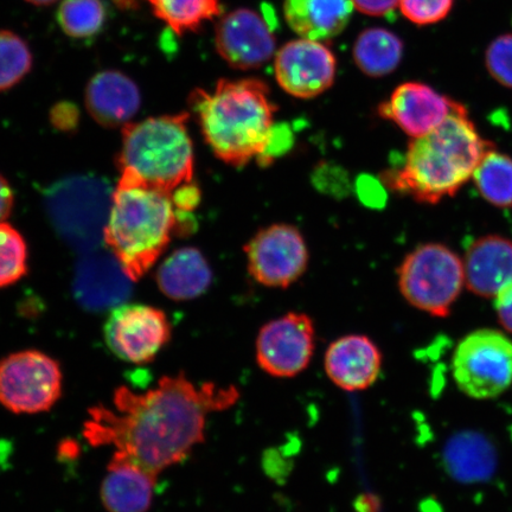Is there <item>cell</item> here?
<instances>
[{
	"label": "cell",
	"mask_w": 512,
	"mask_h": 512,
	"mask_svg": "<svg viewBox=\"0 0 512 512\" xmlns=\"http://www.w3.org/2000/svg\"><path fill=\"white\" fill-rule=\"evenodd\" d=\"M62 390L60 363L42 351H18L0 361V405L12 413L48 412Z\"/></svg>",
	"instance_id": "ba28073f"
},
{
	"label": "cell",
	"mask_w": 512,
	"mask_h": 512,
	"mask_svg": "<svg viewBox=\"0 0 512 512\" xmlns=\"http://www.w3.org/2000/svg\"><path fill=\"white\" fill-rule=\"evenodd\" d=\"M85 101L96 123L105 127L127 124L142 104L136 82L118 70L96 74L88 82Z\"/></svg>",
	"instance_id": "ffe728a7"
},
{
	"label": "cell",
	"mask_w": 512,
	"mask_h": 512,
	"mask_svg": "<svg viewBox=\"0 0 512 512\" xmlns=\"http://www.w3.org/2000/svg\"><path fill=\"white\" fill-rule=\"evenodd\" d=\"M113 191L104 179L72 176L54 183L44 203L50 222L69 247L83 254L96 251L105 242Z\"/></svg>",
	"instance_id": "8992f818"
},
{
	"label": "cell",
	"mask_w": 512,
	"mask_h": 512,
	"mask_svg": "<svg viewBox=\"0 0 512 512\" xmlns=\"http://www.w3.org/2000/svg\"><path fill=\"white\" fill-rule=\"evenodd\" d=\"M153 14L179 36L194 32L221 17L220 0H146Z\"/></svg>",
	"instance_id": "d4e9b609"
},
{
	"label": "cell",
	"mask_w": 512,
	"mask_h": 512,
	"mask_svg": "<svg viewBox=\"0 0 512 512\" xmlns=\"http://www.w3.org/2000/svg\"><path fill=\"white\" fill-rule=\"evenodd\" d=\"M355 6L352 0H285L288 27L300 38L328 42L348 27Z\"/></svg>",
	"instance_id": "44dd1931"
},
{
	"label": "cell",
	"mask_w": 512,
	"mask_h": 512,
	"mask_svg": "<svg viewBox=\"0 0 512 512\" xmlns=\"http://www.w3.org/2000/svg\"><path fill=\"white\" fill-rule=\"evenodd\" d=\"M32 68L31 50L15 32L0 30V91L21 82Z\"/></svg>",
	"instance_id": "83f0119b"
},
{
	"label": "cell",
	"mask_w": 512,
	"mask_h": 512,
	"mask_svg": "<svg viewBox=\"0 0 512 512\" xmlns=\"http://www.w3.org/2000/svg\"><path fill=\"white\" fill-rule=\"evenodd\" d=\"M215 46L222 59L239 70L258 69L277 54L272 25L252 9H236L220 18Z\"/></svg>",
	"instance_id": "5bb4252c"
},
{
	"label": "cell",
	"mask_w": 512,
	"mask_h": 512,
	"mask_svg": "<svg viewBox=\"0 0 512 512\" xmlns=\"http://www.w3.org/2000/svg\"><path fill=\"white\" fill-rule=\"evenodd\" d=\"M189 104L206 143L222 162L240 168L264 157L277 112L265 82L220 80L213 91L195 89Z\"/></svg>",
	"instance_id": "3957f363"
},
{
	"label": "cell",
	"mask_w": 512,
	"mask_h": 512,
	"mask_svg": "<svg viewBox=\"0 0 512 512\" xmlns=\"http://www.w3.org/2000/svg\"><path fill=\"white\" fill-rule=\"evenodd\" d=\"M25 2L36 6H47L59 2V0H25Z\"/></svg>",
	"instance_id": "f35d334b"
},
{
	"label": "cell",
	"mask_w": 512,
	"mask_h": 512,
	"mask_svg": "<svg viewBox=\"0 0 512 512\" xmlns=\"http://www.w3.org/2000/svg\"><path fill=\"white\" fill-rule=\"evenodd\" d=\"M472 178L484 200L497 208H512L511 157L495 150L489 151Z\"/></svg>",
	"instance_id": "484cf974"
},
{
	"label": "cell",
	"mask_w": 512,
	"mask_h": 512,
	"mask_svg": "<svg viewBox=\"0 0 512 512\" xmlns=\"http://www.w3.org/2000/svg\"><path fill=\"white\" fill-rule=\"evenodd\" d=\"M239 396L235 387L196 386L183 373L162 377L144 393L120 387L112 407L89 411L85 437L93 446H113L158 477L189 458L206 438L207 416L232 407Z\"/></svg>",
	"instance_id": "6da1fadb"
},
{
	"label": "cell",
	"mask_w": 512,
	"mask_h": 512,
	"mask_svg": "<svg viewBox=\"0 0 512 512\" xmlns=\"http://www.w3.org/2000/svg\"><path fill=\"white\" fill-rule=\"evenodd\" d=\"M459 389L473 399H492L512 382V342L501 332H472L459 343L453 357Z\"/></svg>",
	"instance_id": "9c48e42d"
},
{
	"label": "cell",
	"mask_w": 512,
	"mask_h": 512,
	"mask_svg": "<svg viewBox=\"0 0 512 512\" xmlns=\"http://www.w3.org/2000/svg\"><path fill=\"white\" fill-rule=\"evenodd\" d=\"M485 64L492 78L512 88V34L499 36L485 53Z\"/></svg>",
	"instance_id": "4dcf8cb0"
},
{
	"label": "cell",
	"mask_w": 512,
	"mask_h": 512,
	"mask_svg": "<svg viewBox=\"0 0 512 512\" xmlns=\"http://www.w3.org/2000/svg\"><path fill=\"white\" fill-rule=\"evenodd\" d=\"M454 0H400L399 9L416 25L437 24L450 14Z\"/></svg>",
	"instance_id": "f546056e"
},
{
	"label": "cell",
	"mask_w": 512,
	"mask_h": 512,
	"mask_svg": "<svg viewBox=\"0 0 512 512\" xmlns=\"http://www.w3.org/2000/svg\"><path fill=\"white\" fill-rule=\"evenodd\" d=\"M79 111L76 106L69 102L57 104L50 113L51 123L61 131H73L79 124Z\"/></svg>",
	"instance_id": "d6a6232c"
},
{
	"label": "cell",
	"mask_w": 512,
	"mask_h": 512,
	"mask_svg": "<svg viewBox=\"0 0 512 512\" xmlns=\"http://www.w3.org/2000/svg\"><path fill=\"white\" fill-rule=\"evenodd\" d=\"M248 272L259 284L286 288L296 283L309 264L302 233L290 224L261 229L245 247Z\"/></svg>",
	"instance_id": "30bf717a"
},
{
	"label": "cell",
	"mask_w": 512,
	"mask_h": 512,
	"mask_svg": "<svg viewBox=\"0 0 512 512\" xmlns=\"http://www.w3.org/2000/svg\"><path fill=\"white\" fill-rule=\"evenodd\" d=\"M398 275L407 302L435 317L450 313L465 284L463 261L439 243L414 249L403 260Z\"/></svg>",
	"instance_id": "52a82bcc"
},
{
	"label": "cell",
	"mask_w": 512,
	"mask_h": 512,
	"mask_svg": "<svg viewBox=\"0 0 512 512\" xmlns=\"http://www.w3.org/2000/svg\"><path fill=\"white\" fill-rule=\"evenodd\" d=\"M105 342L119 360L146 364L170 342L172 329L164 311L149 305H120L104 329Z\"/></svg>",
	"instance_id": "8fae6325"
},
{
	"label": "cell",
	"mask_w": 512,
	"mask_h": 512,
	"mask_svg": "<svg viewBox=\"0 0 512 512\" xmlns=\"http://www.w3.org/2000/svg\"><path fill=\"white\" fill-rule=\"evenodd\" d=\"M457 101L441 95L421 82H406L396 87L380 105L382 118L393 121L414 138L426 136L450 115Z\"/></svg>",
	"instance_id": "2e32d148"
},
{
	"label": "cell",
	"mask_w": 512,
	"mask_h": 512,
	"mask_svg": "<svg viewBox=\"0 0 512 512\" xmlns=\"http://www.w3.org/2000/svg\"><path fill=\"white\" fill-rule=\"evenodd\" d=\"M495 451L488 440L475 433H464L447 444L445 463L451 475L462 482L488 478L495 467Z\"/></svg>",
	"instance_id": "603a6c76"
},
{
	"label": "cell",
	"mask_w": 512,
	"mask_h": 512,
	"mask_svg": "<svg viewBox=\"0 0 512 512\" xmlns=\"http://www.w3.org/2000/svg\"><path fill=\"white\" fill-rule=\"evenodd\" d=\"M355 10L369 16H386L399 8L400 0H352Z\"/></svg>",
	"instance_id": "836d02e7"
},
{
	"label": "cell",
	"mask_w": 512,
	"mask_h": 512,
	"mask_svg": "<svg viewBox=\"0 0 512 512\" xmlns=\"http://www.w3.org/2000/svg\"><path fill=\"white\" fill-rule=\"evenodd\" d=\"M352 55L363 74L370 78H383L399 67L403 43L392 31L370 28L357 37Z\"/></svg>",
	"instance_id": "cb8c5ba5"
},
{
	"label": "cell",
	"mask_w": 512,
	"mask_h": 512,
	"mask_svg": "<svg viewBox=\"0 0 512 512\" xmlns=\"http://www.w3.org/2000/svg\"><path fill=\"white\" fill-rule=\"evenodd\" d=\"M336 70V57L322 42L299 38L275 54V79L294 98L313 99L325 93L334 85Z\"/></svg>",
	"instance_id": "4fadbf2b"
},
{
	"label": "cell",
	"mask_w": 512,
	"mask_h": 512,
	"mask_svg": "<svg viewBox=\"0 0 512 512\" xmlns=\"http://www.w3.org/2000/svg\"><path fill=\"white\" fill-rule=\"evenodd\" d=\"M465 284L482 297H497L512 284V241L498 235L483 236L467 248Z\"/></svg>",
	"instance_id": "ac0fdd59"
},
{
	"label": "cell",
	"mask_w": 512,
	"mask_h": 512,
	"mask_svg": "<svg viewBox=\"0 0 512 512\" xmlns=\"http://www.w3.org/2000/svg\"><path fill=\"white\" fill-rule=\"evenodd\" d=\"M360 190L364 201L369 200L379 202V200H381L380 185L374 182L373 188H370V179L369 181H363L361 183Z\"/></svg>",
	"instance_id": "74e56055"
},
{
	"label": "cell",
	"mask_w": 512,
	"mask_h": 512,
	"mask_svg": "<svg viewBox=\"0 0 512 512\" xmlns=\"http://www.w3.org/2000/svg\"><path fill=\"white\" fill-rule=\"evenodd\" d=\"M213 279L210 266L196 248L178 249L163 262L157 273L159 290L178 302L206 293Z\"/></svg>",
	"instance_id": "7402d4cb"
},
{
	"label": "cell",
	"mask_w": 512,
	"mask_h": 512,
	"mask_svg": "<svg viewBox=\"0 0 512 512\" xmlns=\"http://www.w3.org/2000/svg\"><path fill=\"white\" fill-rule=\"evenodd\" d=\"M107 19L102 0H63L57 11V23L70 38L86 40L104 29Z\"/></svg>",
	"instance_id": "4316f807"
},
{
	"label": "cell",
	"mask_w": 512,
	"mask_h": 512,
	"mask_svg": "<svg viewBox=\"0 0 512 512\" xmlns=\"http://www.w3.org/2000/svg\"><path fill=\"white\" fill-rule=\"evenodd\" d=\"M188 113L127 124L118 156L121 177L171 194L194 177V146Z\"/></svg>",
	"instance_id": "5b68a950"
},
{
	"label": "cell",
	"mask_w": 512,
	"mask_h": 512,
	"mask_svg": "<svg viewBox=\"0 0 512 512\" xmlns=\"http://www.w3.org/2000/svg\"><path fill=\"white\" fill-rule=\"evenodd\" d=\"M27 245L10 224L0 222V288L17 283L27 273Z\"/></svg>",
	"instance_id": "f1b7e54d"
},
{
	"label": "cell",
	"mask_w": 512,
	"mask_h": 512,
	"mask_svg": "<svg viewBox=\"0 0 512 512\" xmlns=\"http://www.w3.org/2000/svg\"><path fill=\"white\" fill-rule=\"evenodd\" d=\"M495 307L504 328L512 332V284L498 293Z\"/></svg>",
	"instance_id": "e575fe53"
},
{
	"label": "cell",
	"mask_w": 512,
	"mask_h": 512,
	"mask_svg": "<svg viewBox=\"0 0 512 512\" xmlns=\"http://www.w3.org/2000/svg\"><path fill=\"white\" fill-rule=\"evenodd\" d=\"M494 144L480 136L464 105L457 102L435 130L412 139L405 160L384 178L390 188L435 204L457 194Z\"/></svg>",
	"instance_id": "7a4b0ae2"
},
{
	"label": "cell",
	"mask_w": 512,
	"mask_h": 512,
	"mask_svg": "<svg viewBox=\"0 0 512 512\" xmlns=\"http://www.w3.org/2000/svg\"><path fill=\"white\" fill-rule=\"evenodd\" d=\"M382 363V352L369 337L348 335L330 344L324 367L326 375L338 388L360 392L379 379Z\"/></svg>",
	"instance_id": "e0dca14e"
},
{
	"label": "cell",
	"mask_w": 512,
	"mask_h": 512,
	"mask_svg": "<svg viewBox=\"0 0 512 512\" xmlns=\"http://www.w3.org/2000/svg\"><path fill=\"white\" fill-rule=\"evenodd\" d=\"M315 348L312 319L291 312L262 326L256 338V362L268 375L291 379L309 367Z\"/></svg>",
	"instance_id": "7c38bea8"
},
{
	"label": "cell",
	"mask_w": 512,
	"mask_h": 512,
	"mask_svg": "<svg viewBox=\"0 0 512 512\" xmlns=\"http://www.w3.org/2000/svg\"><path fill=\"white\" fill-rule=\"evenodd\" d=\"M134 280L110 252L87 253L76 266L73 292L76 302L89 312L113 310L133 292Z\"/></svg>",
	"instance_id": "9a60e30c"
},
{
	"label": "cell",
	"mask_w": 512,
	"mask_h": 512,
	"mask_svg": "<svg viewBox=\"0 0 512 512\" xmlns=\"http://www.w3.org/2000/svg\"><path fill=\"white\" fill-rule=\"evenodd\" d=\"M355 509L357 512H380V498L371 494L358 496L355 501Z\"/></svg>",
	"instance_id": "8d00e7d4"
},
{
	"label": "cell",
	"mask_w": 512,
	"mask_h": 512,
	"mask_svg": "<svg viewBox=\"0 0 512 512\" xmlns=\"http://www.w3.org/2000/svg\"><path fill=\"white\" fill-rule=\"evenodd\" d=\"M176 230V210L171 194L120 177L113 191L105 243L137 281L155 265Z\"/></svg>",
	"instance_id": "277c9868"
},
{
	"label": "cell",
	"mask_w": 512,
	"mask_h": 512,
	"mask_svg": "<svg viewBox=\"0 0 512 512\" xmlns=\"http://www.w3.org/2000/svg\"><path fill=\"white\" fill-rule=\"evenodd\" d=\"M171 201L178 213H189L200 206L201 190L194 181L179 185L171 192Z\"/></svg>",
	"instance_id": "1f68e13d"
},
{
	"label": "cell",
	"mask_w": 512,
	"mask_h": 512,
	"mask_svg": "<svg viewBox=\"0 0 512 512\" xmlns=\"http://www.w3.org/2000/svg\"><path fill=\"white\" fill-rule=\"evenodd\" d=\"M14 191L6 179L0 175V222H4L14 208Z\"/></svg>",
	"instance_id": "d590c367"
},
{
	"label": "cell",
	"mask_w": 512,
	"mask_h": 512,
	"mask_svg": "<svg viewBox=\"0 0 512 512\" xmlns=\"http://www.w3.org/2000/svg\"><path fill=\"white\" fill-rule=\"evenodd\" d=\"M158 477L113 453L100 486V498L107 512H149Z\"/></svg>",
	"instance_id": "d6986e66"
}]
</instances>
